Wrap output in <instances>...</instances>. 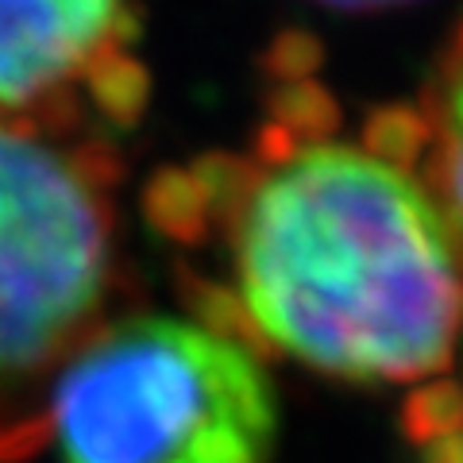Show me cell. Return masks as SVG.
I'll use <instances>...</instances> for the list:
<instances>
[{"label": "cell", "mask_w": 463, "mask_h": 463, "mask_svg": "<svg viewBox=\"0 0 463 463\" xmlns=\"http://www.w3.org/2000/svg\"><path fill=\"white\" fill-rule=\"evenodd\" d=\"M325 8H340V12H383V8H405L417 0H317Z\"/></svg>", "instance_id": "cell-5"}, {"label": "cell", "mask_w": 463, "mask_h": 463, "mask_svg": "<svg viewBox=\"0 0 463 463\" xmlns=\"http://www.w3.org/2000/svg\"><path fill=\"white\" fill-rule=\"evenodd\" d=\"M109 155L74 132L0 120V432L39 437L54 367L109 317Z\"/></svg>", "instance_id": "cell-3"}, {"label": "cell", "mask_w": 463, "mask_h": 463, "mask_svg": "<svg viewBox=\"0 0 463 463\" xmlns=\"http://www.w3.org/2000/svg\"><path fill=\"white\" fill-rule=\"evenodd\" d=\"M136 39L132 0H0V120L74 136L90 109L132 120L147 97Z\"/></svg>", "instance_id": "cell-4"}, {"label": "cell", "mask_w": 463, "mask_h": 463, "mask_svg": "<svg viewBox=\"0 0 463 463\" xmlns=\"http://www.w3.org/2000/svg\"><path fill=\"white\" fill-rule=\"evenodd\" d=\"M456 116L394 105L344 132L317 85H286L248 155L158 190V224L205 255L197 313L325 379L429 386L459 317Z\"/></svg>", "instance_id": "cell-1"}, {"label": "cell", "mask_w": 463, "mask_h": 463, "mask_svg": "<svg viewBox=\"0 0 463 463\" xmlns=\"http://www.w3.org/2000/svg\"><path fill=\"white\" fill-rule=\"evenodd\" d=\"M39 437L58 463H274L267 359L205 313L105 317L54 367Z\"/></svg>", "instance_id": "cell-2"}]
</instances>
